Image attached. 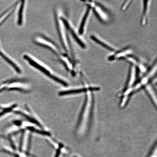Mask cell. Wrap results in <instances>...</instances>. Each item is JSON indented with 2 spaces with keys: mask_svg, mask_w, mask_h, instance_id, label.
Here are the masks:
<instances>
[{
  "mask_svg": "<svg viewBox=\"0 0 157 157\" xmlns=\"http://www.w3.org/2000/svg\"><path fill=\"white\" fill-rule=\"evenodd\" d=\"M87 6L91 8L96 16L102 23H105L108 22L109 19V13L106 10L97 2L88 1H84Z\"/></svg>",
  "mask_w": 157,
  "mask_h": 157,
  "instance_id": "cell-1",
  "label": "cell"
},
{
  "mask_svg": "<svg viewBox=\"0 0 157 157\" xmlns=\"http://www.w3.org/2000/svg\"><path fill=\"white\" fill-rule=\"evenodd\" d=\"M131 50L129 47H126L121 50L115 52L114 53L108 58L111 61L116 60H123L128 55L131 54Z\"/></svg>",
  "mask_w": 157,
  "mask_h": 157,
  "instance_id": "cell-2",
  "label": "cell"
},
{
  "mask_svg": "<svg viewBox=\"0 0 157 157\" xmlns=\"http://www.w3.org/2000/svg\"><path fill=\"white\" fill-rule=\"evenodd\" d=\"M137 75L136 68L134 66L131 65L125 90L131 88L134 85L136 82L135 81H136Z\"/></svg>",
  "mask_w": 157,
  "mask_h": 157,
  "instance_id": "cell-3",
  "label": "cell"
},
{
  "mask_svg": "<svg viewBox=\"0 0 157 157\" xmlns=\"http://www.w3.org/2000/svg\"><path fill=\"white\" fill-rule=\"evenodd\" d=\"M62 21H63V23L65 27L69 31L71 34V35L72 37H73L75 40H76L78 44L81 46V48H85L86 46L85 44H84L83 41L79 38V37L78 36L75 31H74L73 29H72L71 27L69 24L68 21L65 19L63 18H62Z\"/></svg>",
  "mask_w": 157,
  "mask_h": 157,
  "instance_id": "cell-4",
  "label": "cell"
},
{
  "mask_svg": "<svg viewBox=\"0 0 157 157\" xmlns=\"http://www.w3.org/2000/svg\"><path fill=\"white\" fill-rule=\"evenodd\" d=\"M24 58L31 65V66L34 67L40 71L43 72V73L46 75L50 76V72L47 69L44 67L42 65L38 63L36 61H35L34 59L31 58L30 57L27 56V55H25Z\"/></svg>",
  "mask_w": 157,
  "mask_h": 157,
  "instance_id": "cell-5",
  "label": "cell"
},
{
  "mask_svg": "<svg viewBox=\"0 0 157 157\" xmlns=\"http://www.w3.org/2000/svg\"><path fill=\"white\" fill-rule=\"evenodd\" d=\"M90 38L94 42L97 43V44L100 45V46H102L104 48L106 49L107 50L110 51V52H116L115 48H114L111 45L108 44L107 42L104 41L102 39L95 36V35H91Z\"/></svg>",
  "mask_w": 157,
  "mask_h": 157,
  "instance_id": "cell-6",
  "label": "cell"
},
{
  "mask_svg": "<svg viewBox=\"0 0 157 157\" xmlns=\"http://www.w3.org/2000/svg\"><path fill=\"white\" fill-rule=\"evenodd\" d=\"M144 89L146 93L148 94L153 104L157 106V98L155 92L154 88L150 83H148L145 86Z\"/></svg>",
  "mask_w": 157,
  "mask_h": 157,
  "instance_id": "cell-7",
  "label": "cell"
},
{
  "mask_svg": "<svg viewBox=\"0 0 157 157\" xmlns=\"http://www.w3.org/2000/svg\"><path fill=\"white\" fill-rule=\"evenodd\" d=\"M91 8L87 6V9L86 10L85 13L84 14L83 18L82 19L81 22L80 23V25L78 33H79L80 35L83 34L84 33L86 23L87 22L90 13H91Z\"/></svg>",
  "mask_w": 157,
  "mask_h": 157,
  "instance_id": "cell-8",
  "label": "cell"
},
{
  "mask_svg": "<svg viewBox=\"0 0 157 157\" xmlns=\"http://www.w3.org/2000/svg\"><path fill=\"white\" fill-rule=\"evenodd\" d=\"M149 2L150 1H144L143 3V9L141 19V24L142 25H146L147 23V14L150 5Z\"/></svg>",
  "mask_w": 157,
  "mask_h": 157,
  "instance_id": "cell-9",
  "label": "cell"
},
{
  "mask_svg": "<svg viewBox=\"0 0 157 157\" xmlns=\"http://www.w3.org/2000/svg\"><path fill=\"white\" fill-rule=\"evenodd\" d=\"M0 56L4 59L6 62L8 63L16 71L18 72L19 73H20L21 72V70L18 67L16 64L14 62H13L9 58L5 56V55L2 53L1 52H0Z\"/></svg>",
  "mask_w": 157,
  "mask_h": 157,
  "instance_id": "cell-10",
  "label": "cell"
},
{
  "mask_svg": "<svg viewBox=\"0 0 157 157\" xmlns=\"http://www.w3.org/2000/svg\"><path fill=\"white\" fill-rule=\"evenodd\" d=\"M25 1H22V3L21 4L19 10L17 23H18V24L19 25H21L22 23L23 14V10H24L25 6Z\"/></svg>",
  "mask_w": 157,
  "mask_h": 157,
  "instance_id": "cell-11",
  "label": "cell"
},
{
  "mask_svg": "<svg viewBox=\"0 0 157 157\" xmlns=\"http://www.w3.org/2000/svg\"><path fill=\"white\" fill-rule=\"evenodd\" d=\"M133 1H125L124 3H123L122 5L121 6V10L123 11L126 10L128 8L129 6L131 5Z\"/></svg>",
  "mask_w": 157,
  "mask_h": 157,
  "instance_id": "cell-12",
  "label": "cell"
},
{
  "mask_svg": "<svg viewBox=\"0 0 157 157\" xmlns=\"http://www.w3.org/2000/svg\"><path fill=\"white\" fill-rule=\"evenodd\" d=\"M49 76H50V77L52 78V79L55 80V81L57 82L58 83L60 84H61L62 85L64 86H67V84L65 82H64L63 80H61L59 79V78L56 77V76L51 75Z\"/></svg>",
  "mask_w": 157,
  "mask_h": 157,
  "instance_id": "cell-13",
  "label": "cell"
},
{
  "mask_svg": "<svg viewBox=\"0 0 157 157\" xmlns=\"http://www.w3.org/2000/svg\"><path fill=\"white\" fill-rule=\"evenodd\" d=\"M29 129H30L31 131H34L35 132L38 133H40V134H42L43 135H50V133L48 132H44V131H40L38 130H35V129L29 127Z\"/></svg>",
  "mask_w": 157,
  "mask_h": 157,
  "instance_id": "cell-14",
  "label": "cell"
},
{
  "mask_svg": "<svg viewBox=\"0 0 157 157\" xmlns=\"http://www.w3.org/2000/svg\"><path fill=\"white\" fill-rule=\"evenodd\" d=\"M11 111V109H6L3 112H2L0 113V117L2 116V115H3V114L9 112Z\"/></svg>",
  "mask_w": 157,
  "mask_h": 157,
  "instance_id": "cell-15",
  "label": "cell"
},
{
  "mask_svg": "<svg viewBox=\"0 0 157 157\" xmlns=\"http://www.w3.org/2000/svg\"><path fill=\"white\" fill-rule=\"evenodd\" d=\"M60 149H59V150H57V151L56 154V156H55V157H59V155L60 154Z\"/></svg>",
  "mask_w": 157,
  "mask_h": 157,
  "instance_id": "cell-16",
  "label": "cell"
},
{
  "mask_svg": "<svg viewBox=\"0 0 157 157\" xmlns=\"http://www.w3.org/2000/svg\"><path fill=\"white\" fill-rule=\"evenodd\" d=\"M16 157H18L17 156H16Z\"/></svg>",
  "mask_w": 157,
  "mask_h": 157,
  "instance_id": "cell-17",
  "label": "cell"
},
{
  "mask_svg": "<svg viewBox=\"0 0 157 157\" xmlns=\"http://www.w3.org/2000/svg\"></svg>",
  "mask_w": 157,
  "mask_h": 157,
  "instance_id": "cell-18",
  "label": "cell"
}]
</instances>
